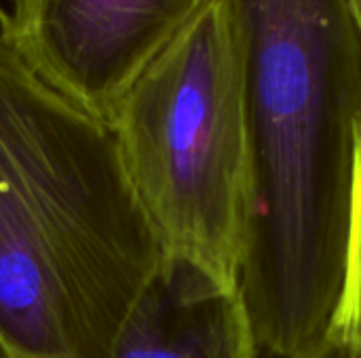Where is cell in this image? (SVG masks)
I'll list each match as a JSON object with an SVG mask.
<instances>
[{"instance_id": "obj_1", "label": "cell", "mask_w": 361, "mask_h": 358, "mask_svg": "<svg viewBox=\"0 0 361 358\" xmlns=\"http://www.w3.org/2000/svg\"><path fill=\"white\" fill-rule=\"evenodd\" d=\"M163 257L112 129L0 38V358H110Z\"/></svg>"}, {"instance_id": "obj_2", "label": "cell", "mask_w": 361, "mask_h": 358, "mask_svg": "<svg viewBox=\"0 0 361 358\" xmlns=\"http://www.w3.org/2000/svg\"><path fill=\"white\" fill-rule=\"evenodd\" d=\"M110 129L165 253L239 287L247 226V120L222 0L137 76Z\"/></svg>"}, {"instance_id": "obj_3", "label": "cell", "mask_w": 361, "mask_h": 358, "mask_svg": "<svg viewBox=\"0 0 361 358\" xmlns=\"http://www.w3.org/2000/svg\"><path fill=\"white\" fill-rule=\"evenodd\" d=\"M212 0H19L0 25L59 95L106 122L150 61Z\"/></svg>"}, {"instance_id": "obj_4", "label": "cell", "mask_w": 361, "mask_h": 358, "mask_svg": "<svg viewBox=\"0 0 361 358\" xmlns=\"http://www.w3.org/2000/svg\"><path fill=\"white\" fill-rule=\"evenodd\" d=\"M258 340L239 287L165 253L133 302L110 358H256Z\"/></svg>"}, {"instance_id": "obj_5", "label": "cell", "mask_w": 361, "mask_h": 358, "mask_svg": "<svg viewBox=\"0 0 361 358\" xmlns=\"http://www.w3.org/2000/svg\"><path fill=\"white\" fill-rule=\"evenodd\" d=\"M328 338L361 358V141L353 177L341 295Z\"/></svg>"}, {"instance_id": "obj_6", "label": "cell", "mask_w": 361, "mask_h": 358, "mask_svg": "<svg viewBox=\"0 0 361 358\" xmlns=\"http://www.w3.org/2000/svg\"><path fill=\"white\" fill-rule=\"evenodd\" d=\"M298 358H357L353 357L351 352H347L343 346H338L334 340H330V338H326L317 348H313V350H309L307 354H302V357Z\"/></svg>"}, {"instance_id": "obj_7", "label": "cell", "mask_w": 361, "mask_h": 358, "mask_svg": "<svg viewBox=\"0 0 361 358\" xmlns=\"http://www.w3.org/2000/svg\"><path fill=\"white\" fill-rule=\"evenodd\" d=\"M351 2V8H353V15H355V21H357V27L361 32V0H349Z\"/></svg>"}, {"instance_id": "obj_8", "label": "cell", "mask_w": 361, "mask_h": 358, "mask_svg": "<svg viewBox=\"0 0 361 358\" xmlns=\"http://www.w3.org/2000/svg\"><path fill=\"white\" fill-rule=\"evenodd\" d=\"M6 17H8V13H6V8H4V6L0 4V25H2V23L6 21Z\"/></svg>"}, {"instance_id": "obj_9", "label": "cell", "mask_w": 361, "mask_h": 358, "mask_svg": "<svg viewBox=\"0 0 361 358\" xmlns=\"http://www.w3.org/2000/svg\"><path fill=\"white\" fill-rule=\"evenodd\" d=\"M17 2H19V0H11V6H13V4H17Z\"/></svg>"}]
</instances>
